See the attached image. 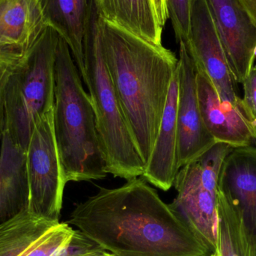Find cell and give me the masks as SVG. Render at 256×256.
Returning <instances> with one entry per match:
<instances>
[{
	"mask_svg": "<svg viewBox=\"0 0 256 256\" xmlns=\"http://www.w3.org/2000/svg\"><path fill=\"white\" fill-rule=\"evenodd\" d=\"M81 256H115L114 254H110L104 250L100 249L98 250L93 251V252H88V254H84Z\"/></svg>",
	"mask_w": 256,
	"mask_h": 256,
	"instance_id": "4316f807",
	"label": "cell"
},
{
	"mask_svg": "<svg viewBox=\"0 0 256 256\" xmlns=\"http://www.w3.org/2000/svg\"><path fill=\"white\" fill-rule=\"evenodd\" d=\"M58 38L48 26L14 68L6 86L4 132L25 150L36 122L54 109Z\"/></svg>",
	"mask_w": 256,
	"mask_h": 256,
	"instance_id": "5b68a950",
	"label": "cell"
},
{
	"mask_svg": "<svg viewBox=\"0 0 256 256\" xmlns=\"http://www.w3.org/2000/svg\"><path fill=\"white\" fill-rule=\"evenodd\" d=\"M218 252L220 256H256V238L232 200L218 188Z\"/></svg>",
	"mask_w": 256,
	"mask_h": 256,
	"instance_id": "d6986e66",
	"label": "cell"
},
{
	"mask_svg": "<svg viewBox=\"0 0 256 256\" xmlns=\"http://www.w3.org/2000/svg\"><path fill=\"white\" fill-rule=\"evenodd\" d=\"M152 2L158 16V22L160 26L164 28L168 20L166 0H152Z\"/></svg>",
	"mask_w": 256,
	"mask_h": 256,
	"instance_id": "d4e9b609",
	"label": "cell"
},
{
	"mask_svg": "<svg viewBox=\"0 0 256 256\" xmlns=\"http://www.w3.org/2000/svg\"><path fill=\"white\" fill-rule=\"evenodd\" d=\"M184 44L197 69L207 75L220 96L242 102L208 0H192L190 31Z\"/></svg>",
	"mask_w": 256,
	"mask_h": 256,
	"instance_id": "52a82bcc",
	"label": "cell"
},
{
	"mask_svg": "<svg viewBox=\"0 0 256 256\" xmlns=\"http://www.w3.org/2000/svg\"><path fill=\"white\" fill-rule=\"evenodd\" d=\"M46 28L38 0H0V62L18 64Z\"/></svg>",
	"mask_w": 256,
	"mask_h": 256,
	"instance_id": "4fadbf2b",
	"label": "cell"
},
{
	"mask_svg": "<svg viewBox=\"0 0 256 256\" xmlns=\"http://www.w3.org/2000/svg\"><path fill=\"white\" fill-rule=\"evenodd\" d=\"M74 233L67 222L27 208L0 224V256H52Z\"/></svg>",
	"mask_w": 256,
	"mask_h": 256,
	"instance_id": "ba28073f",
	"label": "cell"
},
{
	"mask_svg": "<svg viewBox=\"0 0 256 256\" xmlns=\"http://www.w3.org/2000/svg\"><path fill=\"white\" fill-rule=\"evenodd\" d=\"M68 224L115 256H209L184 220L143 177L76 204Z\"/></svg>",
	"mask_w": 256,
	"mask_h": 256,
	"instance_id": "6da1fadb",
	"label": "cell"
},
{
	"mask_svg": "<svg viewBox=\"0 0 256 256\" xmlns=\"http://www.w3.org/2000/svg\"><path fill=\"white\" fill-rule=\"evenodd\" d=\"M178 66L170 85L166 104L152 155L142 176L149 184L162 191H168L172 188L174 179L180 170L178 165Z\"/></svg>",
	"mask_w": 256,
	"mask_h": 256,
	"instance_id": "5bb4252c",
	"label": "cell"
},
{
	"mask_svg": "<svg viewBox=\"0 0 256 256\" xmlns=\"http://www.w3.org/2000/svg\"><path fill=\"white\" fill-rule=\"evenodd\" d=\"M178 165L179 168L201 156L216 143L208 130L198 104L195 62L186 44L179 42Z\"/></svg>",
	"mask_w": 256,
	"mask_h": 256,
	"instance_id": "9c48e42d",
	"label": "cell"
},
{
	"mask_svg": "<svg viewBox=\"0 0 256 256\" xmlns=\"http://www.w3.org/2000/svg\"><path fill=\"white\" fill-rule=\"evenodd\" d=\"M209 256H220L218 252H212Z\"/></svg>",
	"mask_w": 256,
	"mask_h": 256,
	"instance_id": "f1b7e54d",
	"label": "cell"
},
{
	"mask_svg": "<svg viewBox=\"0 0 256 256\" xmlns=\"http://www.w3.org/2000/svg\"><path fill=\"white\" fill-rule=\"evenodd\" d=\"M178 196L171 207L210 252L218 250V194L203 185L196 160L179 170L174 185Z\"/></svg>",
	"mask_w": 256,
	"mask_h": 256,
	"instance_id": "30bf717a",
	"label": "cell"
},
{
	"mask_svg": "<svg viewBox=\"0 0 256 256\" xmlns=\"http://www.w3.org/2000/svg\"><path fill=\"white\" fill-rule=\"evenodd\" d=\"M104 58L128 127L147 165L158 136L178 58L100 16Z\"/></svg>",
	"mask_w": 256,
	"mask_h": 256,
	"instance_id": "7a4b0ae2",
	"label": "cell"
},
{
	"mask_svg": "<svg viewBox=\"0 0 256 256\" xmlns=\"http://www.w3.org/2000/svg\"><path fill=\"white\" fill-rule=\"evenodd\" d=\"M252 126H254V129H255V132H256V137H255V142H254V146H256V118L255 120H254L252 121Z\"/></svg>",
	"mask_w": 256,
	"mask_h": 256,
	"instance_id": "83f0119b",
	"label": "cell"
},
{
	"mask_svg": "<svg viewBox=\"0 0 256 256\" xmlns=\"http://www.w3.org/2000/svg\"><path fill=\"white\" fill-rule=\"evenodd\" d=\"M233 148L224 142H216L207 152L196 158L203 185L218 194V182L222 164Z\"/></svg>",
	"mask_w": 256,
	"mask_h": 256,
	"instance_id": "ffe728a7",
	"label": "cell"
},
{
	"mask_svg": "<svg viewBox=\"0 0 256 256\" xmlns=\"http://www.w3.org/2000/svg\"><path fill=\"white\" fill-rule=\"evenodd\" d=\"M196 70L200 112L204 126L216 142L226 143L232 148L254 146L255 129L243 102L222 98L207 75L197 68Z\"/></svg>",
	"mask_w": 256,
	"mask_h": 256,
	"instance_id": "8fae6325",
	"label": "cell"
},
{
	"mask_svg": "<svg viewBox=\"0 0 256 256\" xmlns=\"http://www.w3.org/2000/svg\"><path fill=\"white\" fill-rule=\"evenodd\" d=\"M18 64L0 62V152L6 129V92L9 76Z\"/></svg>",
	"mask_w": 256,
	"mask_h": 256,
	"instance_id": "cb8c5ba5",
	"label": "cell"
},
{
	"mask_svg": "<svg viewBox=\"0 0 256 256\" xmlns=\"http://www.w3.org/2000/svg\"><path fill=\"white\" fill-rule=\"evenodd\" d=\"M48 26L67 44L81 75L90 0H38Z\"/></svg>",
	"mask_w": 256,
	"mask_h": 256,
	"instance_id": "e0dca14e",
	"label": "cell"
},
{
	"mask_svg": "<svg viewBox=\"0 0 256 256\" xmlns=\"http://www.w3.org/2000/svg\"><path fill=\"white\" fill-rule=\"evenodd\" d=\"M30 188L28 208L60 220L66 182L54 126V109L38 120L26 149Z\"/></svg>",
	"mask_w": 256,
	"mask_h": 256,
	"instance_id": "8992f818",
	"label": "cell"
},
{
	"mask_svg": "<svg viewBox=\"0 0 256 256\" xmlns=\"http://www.w3.org/2000/svg\"><path fill=\"white\" fill-rule=\"evenodd\" d=\"M244 88V106L251 121L256 118V66L251 69L250 72L242 82Z\"/></svg>",
	"mask_w": 256,
	"mask_h": 256,
	"instance_id": "603a6c76",
	"label": "cell"
},
{
	"mask_svg": "<svg viewBox=\"0 0 256 256\" xmlns=\"http://www.w3.org/2000/svg\"><path fill=\"white\" fill-rule=\"evenodd\" d=\"M55 81L54 132L66 183L104 178L108 173L92 104L70 49L61 37L57 46Z\"/></svg>",
	"mask_w": 256,
	"mask_h": 256,
	"instance_id": "3957f363",
	"label": "cell"
},
{
	"mask_svg": "<svg viewBox=\"0 0 256 256\" xmlns=\"http://www.w3.org/2000/svg\"></svg>",
	"mask_w": 256,
	"mask_h": 256,
	"instance_id": "f546056e",
	"label": "cell"
},
{
	"mask_svg": "<svg viewBox=\"0 0 256 256\" xmlns=\"http://www.w3.org/2000/svg\"><path fill=\"white\" fill-rule=\"evenodd\" d=\"M192 0H166L168 18L171 20L178 43L186 42L190 31Z\"/></svg>",
	"mask_w": 256,
	"mask_h": 256,
	"instance_id": "44dd1931",
	"label": "cell"
},
{
	"mask_svg": "<svg viewBox=\"0 0 256 256\" xmlns=\"http://www.w3.org/2000/svg\"><path fill=\"white\" fill-rule=\"evenodd\" d=\"M26 154L4 132L0 152V224L28 208Z\"/></svg>",
	"mask_w": 256,
	"mask_h": 256,
	"instance_id": "2e32d148",
	"label": "cell"
},
{
	"mask_svg": "<svg viewBox=\"0 0 256 256\" xmlns=\"http://www.w3.org/2000/svg\"><path fill=\"white\" fill-rule=\"evenodd\" d=\"M100 16L93 0L84 40V79L94 109L99 142L106 171L130 180L142 176L146 165L140 156L105 63L100 42Z\"/></svg>",
	"mask_w": 256,
	"mask_h": 256,
	"instance_id": "277c9868",
	"label": "cell"
},
{
	"mask_svg": "<svg viewBox=\"0 0 256 256\" xmlns=\"http://www.w3.org/2000/svg\"><path fill=\"white\" fill-rule=\"evenodd\" d=\"M256 26V0H236Z\"/></svg>",
	"mask_w": 256,
	"mask_h": 256,
	"instance_id": "484cf974",
	"label": "cell"
},
{
	"mask_svg": "<svg viewBox=\"0 0 256 256\" xmlns=\"http://www.w3.org/2000/svg\"><path fill=\"white\" fill-rule=\"evenodd\" d=\"M102 19L150 43L162 45L164 28L152 0H93Z\"/></svg>",
	"mask_w": 256,
	"mask_h": 256,
	"instance_id": "ac0fdd59",
	"label": "cell"
},
{
	"mask_svg": "<svg viewBox=\"0 0 256 256\" xmlns=\"http://www.w3.org/2000/svg\"><path fill=\"white\" fill-rule=\"evenodd\" d=\"M100 249L102 248L100 246L90 240L80 230H74L70 242L58 249L52 256H81Z\"/></svg>",
	"mask_w": 256,
	"mask_h": 256,
	"instance_id": "7402d4cb",
	"label": "cell"
},
{
	"mask_svg": "<svg viewBox=\"0 0 256 256\" xmlns=\"http://www.w3.org/2000/svg\"><path fill=\"white\" fill-rule=\"evenodd\" d=\"M218 188L240 210L256 238V146L233 148L222 164Z\"/></svg>",
	"mask_w": 256,
	"mask_h": 256,
	"instance_id": "9a60e30c",
	"label": "cell"
},
{
	"mask_svg": "<svg viewBox=\"0 0 256 256\" xmlns=\"http://www.w3.org/2000/svg\"><path fill=\"white\" fill-rule=\"evenodd\" d=\"M232 74L238 84L254 67L256 26L236 0H208Z\"/></svg>",
	"mask_w": 256,
	"mask_h": 256,
	"instance_id": "7c38bea8",
	"label": "cell"
}]
</instances>
